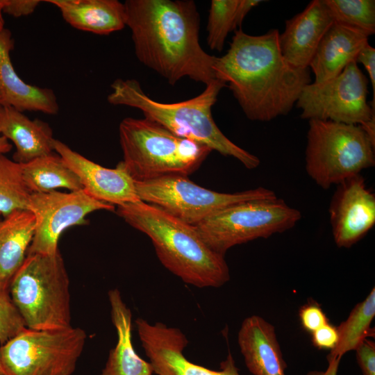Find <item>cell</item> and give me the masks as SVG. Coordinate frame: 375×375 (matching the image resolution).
Wrapping results in <instances>:
<instances>
[{
	"label": "cell",
	"mask_w": 375,
	"mask_h": 375,
	"mask_svg": "<svg viewBox=\"0 0 375 375\" xmlns=\"http://www.w3.org/2000/svg\"><path fill=\"white\" fill-rule=\"evenodd\" d=\"M279 34L277 29L260 35L237 29L227 52L215 60V78L226 85L252 121L288 115L311 83L309 68L294 67L283 57Z\"/></svg>",
	"instance_id": "obj_1"
},
{
	"label": "cell",
	"mask_w": 375,
	"mask_h": 375,
	"mask_svg": "<svg viewBox=\"0 0 375 375\" xmlns=\"http://www.w3.org/2000/svg\"><path fill=\"white\" fill-rule=\"evenodd\" d=\"M124 4L140 62L172 85L184 77L206 85L216 79V56L200 44V15L194 1L126 0Z\"/></svg>",
	"instance_id": "obj_2"
},
{
	"label": "cell",
	"mask_w": 375,
	"mask_h": 375,
	"mask_svg": "<svg viewBox=\"0 0 375 375\" xmlns=\"http://www.w3.org/2000/svg\"><path fill=\"white\" fill-rule=\"evenodd\" d=\"M117 214L152 242L169 272L197 288H219L230 278L224 256L212 250L196 228L162 208L142 201L117 206Z\"/></svg>",
	"instance_id": "obj_3"
},
{
	"label": "cell",
	"mask_w": 375,
	"mask_h": 375,
	"mask_svg": "<svg viewBox=\"0 0 375 375\" xmlns=\"http://www.w3.org/2000/svg\"><path fill=\"white\" fill-rule=\"evenodd\" d=\"M226 85L215 79L204 90L190 99L176 103H163L152 99L135 79L117 78L110 85L109 103L126 106L140 110L145 118L168 129L174 135L193 140L212 151L239 160L246 168L253 169L260 165L255 155L235 144L218 128L212 108L217 96Z\"/></svg>",
	"instance_id": "obj_4"
},
{
	"label": "cell",
	"mask_w": 375,
	"mask_h": 375,
	"mask_svg": "<svg viewBox=\"0 0 375 375\" xmlns=\"http://www.w3.org/2000/svg\"><path fill=\"white\" fill-rule=\"evenodd\" d=\"M119 133L123 152L119 163L135 182L169 175L188 176L212 151L145 117L124 118Z\"/></svg>",
	"instance_id": "obj_5"
},
{
	"label": "cell",
	"mask_w": 375,
	"mask_h": 375,
	"mask_svg": "<svg viewBox=\"0 0 375 375\" xmlns=\"http://www.w3.org/2000/svg\"><path fill=\"white\" fill-rule=\"evenodd\" d=\"M69 278L60 251L30 254L13 276L9 291L25 326L32 329L71 326Z\"/></svg>",
	"instance_id": "obj_6"
},
{
	"label": "cell",
	"mask_w": 375,
	"mask_h": 375,
	"mask_svg": "<svg viewBox=\"0 0 375 375\" xmlns=\"http://www.w3.org/2000/svg\"><path fill=\"white\" fill-rule=\"evenodd\" d=\"M305 167L321 188L360 174L375 164V142L360 125L308 120Z\"/></svg>",
	"instance_id": "obj_7"
},
{
	"label": "cell",
	"mask_w": 375,
	"mask_h": 375,
	"mask_svg": "<svg viewBox=\"0 0 375 375\" xmlns=\"http://www.w3.org/2000/svg\"><path fill=\"white\" fill-rule=\"evenodd\" d=\"M301 218L299 210L276 197L231 205L194 226L203 241L224 256L235 245L285 232L293 228Z\"/></svg>",
	"instance_id": "obj_8"
},
{
	"label": "cell",
	"mask_w": 375,
	"mask_h": 375,
	"mask_svg": "<svg viewBox=\"0 0 375 375\" xmlns=\"http://www.w3.org/2000/svg\"><path fill=\"white\" fill-rule=\"evenodd\" d=\"M87 334L72 326L60 329L24 328L0 347L3 375H72Z\"/></svg>",
	"instance_id": "obj_9"
},
{
	"label": "cell",
	"mask_w": 375,
	"mask_h": 375,
	"mask_svg": "<svg viewBox=\"0 0 375 375\" xmlns=\"http://www.w3.org/2000/svg\"><path fill=\"white\" fill-rule=\"evenodd\" d=\"M135 184L141 201L193 226L231 205L277 197L274 191L263 187L234 193L215 192L195 184L183 175H169Z\"/></svg>",
	"instance_id": "obj_10"
},
{
	"label": "cell",
	"mask_w": 375,
	"mask_h": 375,
	"mask_svg": "<svg viewBox=\"0 0 375 375\" xmlns=\"http://www.w3.org/2000/svg\"><path fill=\"white\" fill-rule=\"evenodd\" d=\"M368 80L352 61L336 76L303 87L296 102L301 118L361 125L375 117L367 102Z\"/></svg>",
	"instance_id": "obj_11"
},
{
	"label": "cell",
	"mask_w": 375,
	"mask_h": 375,
	"mask_svg": "<svg viewBox=\"0 0 375 375\" xmlns=\"http://www.w3.org/2000/svg\"><path fill=\"white\" fill-rule=\"evenodd\" d=\"M115 209V206L91 197L83 189L31 194L26 210L34 215L35 227L26 255L56 253L60 235L67 228L86 224L85 217L96 210Z\"/></svg>",
	"instance_id": "obj_12"
},
{
	"label": "cell",
	"mask_w": 375,
	"mask_h": 375,
	"mask_svg": "<svg viewBox=\"0 0 375 375\" xmlns=\"http://www.w3.org/2000/svg\"><path fill=\"white\" fill-rule=\"evenodd\" d=\"M138 333L153 373L157 375H240L229 353L220 370L209 369L188 360L183 350L188 341L182 331L161 323L135 320Z\"/></svg>",
	"instance_id": "obj_13"
},
{
	"label": "cell",
	"mask_w": 375,
	"mask_h": 375,
	"mask_svg": "<svg viewBox=\"0 0 375 375\" xmlns=\"http://www.w3.org/2000/svg\"><path fill=\"white\" fill-rule=\"evenodd\" d=\"M336 186L328 208L333 238L338 247L350 248L375 224V194L361 174Z\"/></svg>",
	"instance_id": "obj_14"
},
{
	"label": "cell",
	"mask_w": 375,
	"mask_h": 375,
	"mask_svg": "<svg viewBox=\"0 0 375 375\" xmlns=\"http://www.w3.org/2000/svg\"><path fill=\"white\" fill-rule=\"evenodd\" d=\"M53 148L78 176L82 189L91 197L117 206L141 201L135 181L119 162L114 169L103 167L56 139Z\"/></svg>",
	"instance_id": "obj_15"
},
{
	"label": "cell",
	"mask_w": 375,
	"mask_h": 375,
	"mask_svg": "<svg viewBox=\"0 0 375 375\" xmlns=\"http://www.w3.org/2000/svg\"><path fill=\"white\" fill-rule=\"evenodd\" d=\"M333 20L323 0H312L304 10L285 21L278 43L284 59L292 66L309 68L316 49Z\"/></svg>",
	"instance_id": "obj_16"
},
{
	"label": "cell",
	"mask_w": 375,
	"mask_h": 375,
	"mask_svg": "<svg viewBox=\"0 0 375 375\" xmlns=\"http://www.w3.org/2000/svg\"><path fill=\"white\" fill-rule=\"evenodd\" d=\"M15 42L10 30L0 31V99L1 105L24 111H40L56 115L59 105L54 92L25 83L17 74L10 58Z\"/></svg>",
	"instance_id": "obj_17"
},
{
	"label": "cell",
	"mask_w": 375,
	"mask_h": 375,
	"mask_svg": "<svg viewBox=\"0 0 375 375\" xmlns=\"http://www.w3.org/2000/svg\"><path fill=\"white\" fill-rule=\"evenodd\" d=\"M245 365L253 375H286L287 364L275 328L258 315L247 317L238 334Z\"/></svg>",
	"instance_id": "obj_18"
},
{
	"label": "cell",
	"mask_w": 375,
	"mask_h": 375,
	"mask_svg": "<svg viewBox=\"0 0 375 375\" xmlns=\"http://www.w3.org/2000/svg\"><path fill=\"white\" fill-rule=\"evenodd\" d=\"M368 38L352 27L333 22L322 37L309 67L314 83H320L338 75L356 57Z\"/></svg>",
	"instance_id": "obj_19"
},
{
	"label": "cell",
	"mask_w": 375,
	"mask_h": 375,
	"mask_svg": "<svg viewBox=\"0 0 375 375\" xmlns=\"http://www.w3.org/2000/svg\"><path fill=\"white\" fill-rule=\"evenodd\" d=\"M0 134L14 144L12 160L19 164L54 152L56 139L49 125L11 106L0 105Z\"/></svg>",
	"instance_id": "obj_20"
},
{
	"label": "cell",
	"mask_w": 375,
	"mask_h": 375,
	"mask_svg": "<svg viewBox=\"0 0 375 375\" xmlns=\"http://www.w3.org/2000/svg\"><path fill=\"white\" fill-rule=\"evenodd\" d=\"M111 318L117 342L110 350L104 368L99 375H153L149 362L141 358L132 343V313L118 289L108 292Z\"/></svg>",
	"instance_id": "obj_21"
},
{
	"label": "cell",
	"mask_w": 375,
	"mask_h": 375,
	"mask_svg": "<svg viewBox=\"0 0 375 375\" xmlns=\"http://www.w3.org/2000/svg\"><path fill=\"white\" fill-rule=\"evenodd\" d=\"M74 28L109 35L126 26L124 4L117 0H47Z\"/></svg>",
	"instance_id": "obj_22"
},
{
	"label": "cell",
	"mask_w": 375,
	"mask_h": 375,
	"mask_svg": "<svg viewBox=\"0 0 375 375\" xmlns=\"http://www.w3.org/2000/svg\"><path fill=\"white\" fill-rule=\"evenodd\" d=\"M35 227L28 210H15L0 221V285L8 290L26 257Z\"/></svg>",
	"instance_id": "obj_23"
},
{
	"label": "cell",
	"mask_w": 375,
	"mask_h": 375,
	"mask_svg": "<svg viewBox=\"0 0 375 375\" xmlns=\"http://www.w3.org/2000/svg\"><path fill=\"white\" fill-rule=\"evenodd\" d=\"M21 165L24 181L31 194L60 188L69 191L82 189L78 176L55 151Z\"/></svg>",
	"instance_id": "obj_24"
},
{
	"label": "cell",
	"mask_w": 375,
	"mask_h": 375,
	"mask_svg": "<svg viewBox=\"0 0 375 375\" xmlns=\"http://www.w3.org/2000/svg\"><path fill=\"white\" fill-rule=\"evenodd\" d=\"M260 0H212L207 23V44L210 49L221 51L228 34L235 31Z\"/></svg>",
	"instance_id": "obj_25"
},
{
	"label": "cell",
	"mask_w": 375,
	"mask_h": 375,
	"mask_svg": "<svg viewBox=\"0 0 375 375\" xmlns=\"http://www.w3.org/2000/svg\"><path fill=\"white\" fill-rule=\"evenodd\" d=\"M375 317V288L367 297L357 303L347 318L337 327L338 340L335 347L330 351L327 358H342L353 351L369 336L372 335L371 324Z\"/></svg>",
	"instance_id": "obj_26"
},
{
	"label": "cell",
	"mask_w": 375,
	"mask_h": 375,
	"mask_svg": "<svg viewBox=\"0 0 375 375\" xmlns=\"http://www.w3.org/2000/svg\"><path fill=\"white\" fill-rule=\"evenodd\" d=\"M31 192L22 177L21 164L0 153V213L3 217L26 210Z\"/></svg>",
	"instance_id": "obj_27"
},
{
	"label": "cell",
	"mask_w": 375,
	"mask_h": 375,
	"mask_svg": "<svg viewBox=\"0 0 375 375\" xmlns=\"http://www.w3.org/2000/svg\"><path fill=\"white\" fill-rule=\"evenodd\" d=\"M333 22L362 32L367 37L375 33L374 0H323Z\"/></svg>",
	"instance_id": "obj_28"
},
{
	"label": "cell",
	"mask_w": 375,
	"mask_h": 375,
	"mask_svg": "<svg viewBox=\"0 0 375 375\" xmlns=\"http://www.w3.org/2000/svg\"><path fill=\"white\" fill-rule=\"evenodd\" d=\"M26 328L9 290L0 285V344L6 343Z\"/></svg>",
	"instance_id": "obj_29"
},
{
	"label": "cell",
	"mask_w": 375,
	"mask_h": 375,
	"mask_svg": "<svg viewBox=\"0 0 375 375\" xmlns=\"http://www.w3.org/2000/svg\"><path fill=\"white\" fill-rule=\"evenodd\" d=\"M299 317L302 328L310 333L328 323L325 312L315 302H309L302 306L299 309Z\"/></svg>",
	"instance_id": "obj_30"
},
{
	"label": "cell",
	"mask_w": 375,
	"mask_h": 375,
	"mask_svg": "<svg viewBox=\"0 0 375 375\" xmlns=\"http://www.w3.org/2000/svg\"><path fill=\"white\" fill-rule=\"evenodd\" d=\"M362 375H375V344L368 338L354 350Z\"/></svg>",
	"instance_id": "obj_31"
},
{
	"label": "cell",
	"mask_w": 375,
	"mask_h": 375,
	"mask_svg": "<svg viewBox=\"0 0 375 375\" xmlns=\"http://www.w3.org/2000/svg\"><path fill=\"white\" fill-rule=\"evenodd\" d=\"M311 341L319 349L333 350L338 340L337 327L329 322L311 333Z\"/></svg>",
	"instance_id": "obj_32"
},
{
	"label": "cell",
	"mask_w": 375,
	"mask_h": 375,
	"mask_svg": "<svg viewBox=\"0 0 375 375\" xmlns=\"http://www.w3.org/2000/svg\"><path fill=\"white\" fill-rule=\"evenodd\" d=\"M356 62L361 63L368 73L373 89V100L370 105L375 109V49L367 42L359 51Z\"/></svg>",
	"instance_id": "obj_33"
},
{
	"label": "cell",
	"mask_w": 375,
	"mask_h": 375,
	"mask_svg": "<svg viewBox=\"0 0 375 375\" xmlns=\"http://www.w3.org/2000/svg\"><path fill=\"white\" fill-rule=\"evenodd\" d=\"M40 0H6L3 12L19 17L31 15L40 4Z\"/></svg>",
	"instance_id": "obj_34"
},
{
	"label": "cell",
	"mask_w": 375,
	"mask_h": 375,
	"mask_svg": "<svg viewBox=\"0 0 375 375\" xmlns=\"http://www.w3.org/2000/svg\"><path fill=\"white\" fill-rule=\"evenodd\" d=\"M341 358H327L328 366L325 370H312L308 372L306 375H337Z\"/></svg>",
	"instance_id": "obj_35"
},
{
	"label": "cell",
	"mask_w": 375,
	"mask_h": 375,
	"mask_svg": "<svg viewBox=\"0 0 375 375\" xmlns=\"http://www.w3.org/2000/svg\"><path fill=\"white\" fill-rule=\"evenodd\" d=\"M12 144L9 141L0 134V153H6L11 151Z\"/></svg>",
	"instance_id": "obj_36"
},
{
	"label": "cell",
	"mask_w": 375,
	"mask_h": 375,
	"mask_svg": "<svg viewBox=\"0 0 375 375\" xmlns=\"http://www.w3.org/2000/svg\"><path fill=\"white\" fill-rule=\"evenodd\" d=\"M6 0H0V31L4 28V19L3 17V9L6 5Z\"/></svg>",
	"instance_id": "obj_37"
},
{
	"label": "cell",
	"mask_w": 375,
	"mask_h": 375,
	"mask_svg": "<svg viewBox=\"0 0 375 375\" xmlns=\"http://www.w3.org/2000/svg\"><path fill=\"white\" fill-rule=\"evenodd\" d=\"M0 375H3V370L0 364Z\"/></svg>",
	"instance_id": "obj_38"
},
{
	"label": "cell",
	"mask_w": 375,
	"mask_h": 375,
	"mask_svg": "<svg viewBox=\"0 0 375 375\" xmlns=\"http://www.w3.org/2000/svg\"><path fill=\"white\" fill-rule=\"evenodd\" d=\"M1 217H2V215H1V213H0V221L2 219H1Z\"/></svg>",
	"instance_id": "obj_39"
},
{
	"label": "cell",
	"mask_w": 375,
	"mask_h": 375,
	"mask_svg": "<svg viewBox=\"0 0 375 375\" xmlns=\"http://www.w3.org/2000/svg\"><path fill=\"white\" fill-rule=\"evenodd\" d=\"M0 105H1V99H0Z\"/></svg>",
	"instance_id": "obj_40"
}]
</instances>
